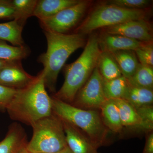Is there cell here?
I'll return each mask as SVG.
<instances>
[{
	"instance_id": "17",
	"label": "cell",
	"mask_w": 153,
	"mask_h": 153,
	"mask_svg": "<svg viewBox=\"0 0 153 153\" xmlns=\"http://www.w3.org/2000/svg\"><path fill=\"white\" fill-rule=\"evenodd\" d=\"M122 99L135 109L145 105H152L153 102V89L133 86L128 83Z\"/></svg>"
},
{
	"instance_id": "9",
	"label": "cell",
	"mask_w": 153,
	"mask_h": 153,
	"mask_svg": "<svg viewBox=\"0 0 153 153\" xmlns=\"http://www.w3.org/2000/svg\"><path fill=\"white\" fill-rule=\"evenodd\" d=\"M104 33L119 35L141 42H153L152 25L146 19L132 20L103 28Z\"/></svg>"
},
{
	"instance_id": "24",
	"label": "cell",
	"mask_w": 153,
	"mask_h": 153,
	"mask_svg": "<svg viewBox=\"0 0 153 153\" xmlns=\"http://www.w3.org/2000/svg\"><path fill=\"white\" fill-rule=\"evenodd\" d=\"M16 13V18L23 24L33 16L38 0H11Z\"/></svg>"
},
{
	"instance_id": "31",
	"label": "cell",
	"mask_w": 153,
	"mask_h": 153,
	"mask_svg": "<svg viewBox=\"0 0 153 153\" xmlns=\"http://www.w3.org/2000/svg\"><path fill=\"white\" fill-rule=\"evenodd\" d=\"M18 60H5L0 59V69L10 66Z\"/></svg>"
},
{
	"instance_id": "2",
	"label": "cell",
	"mask_w": 153,
	"mask_h": 153,
	"mask_svg": "<svg viewBox=\"0 0 153 153\" xmlns=\"http://www.w3.org/2000/svg\"><path fill=\"white\" fill-rule=\"evenodd\" d=\"M47 39V50L38 59L44 66V81L46 88L52 94L56 87L59 72L69 56L79 48L85 46L84 36L77 33L60 34L44 31Z\"/></svg>"
},
{
	"instance_id": "20",
	"label": "cell",
	"mask_w": 153,
	"mask_h": 153,
	"mask_svg": "<svg viewBox=\"0 0 153 153\" xmlns=\"http://www.w3.org/2000/svg\"><path fill=\"white\" fill-rule=\"evenodd\" d=\"M97 67L105 80H110L123 76L117 63L109 52H101Z\"/></svg>"
},
{
	"instance_id": "1",
	"label": "cell",
	"mask_w": 153,
	"mask_h": 153,
	"mask_svg": "<svg viewBox=\"0 0 153 153\" xmlns=\"http://www.w3.org/2000/svg\"><path fill=\"white\" fill-rule=\"evenodd\" d=\"M43 70L27 87L20 89L7 108L12 120L31 126L52 114V98L47 93Z\"/></svg>"
},
{
	"instance_id": "32",
	"label": "cell",
	"mask_w": 153,
	"mask_h": 153,
	"mask_svg": "<svg viewBox=\"0 0 153 153\" xmlns=\"http://www.w3.org/2000/svg\"><path fill=\"white\" fill-rule=\"evenodd\" d=\"M17 153H31L27 149V146L22 148Z\"/></svg>"
},
{
	"instance_id": "22",
	"label": "cell",
	"mask_w": 153,
	"mask_h": 153,
	"mask_svg": "<svg viewBox=\"0 0 153 153\" xmlns=\"http://www.w3.org/2000/svg\"><path fill=\"white\" fill-rule=\"evenodd\" d=\"M127 80L129 84L133 86L153 89V67L140 63L133 75Z\"/></svg>"
},
{
	"instance_id": "6",
	"label": "cell",
	"mask_w": 153,
	"mask_h": 153,
	"mask_svg": "<svg viewBox=\"0 0 153 153\" xmlns=\"http://www.w3.org/2000/svg\"><path fill=\"white\" fill-rule=\"evenodd\" d=\"M149 13L146 9L133 10L109 4L102 5L90 13L74 33L85 36L99 28L111 27L132 20H146Z\"/></svg>"
},
{
	"instance_id": "3",
	"label": "cell",
	"mask_w": 153,
	"mask_h": 153,
	"mask_svg": "<svg viewBox=\"0 0 153 153\" xmlns=\"http://www.w3.org/2000/svg\"><path fill=\"white\" fill-rule=\"evenodd\" d=\"M101 51L98 37L90 36L80 56L73 63L65 65V80L59 91L52 97L71 104L79 89L84 85L96 67Z\"/></svg>"
},
{
	"instance_id": "10",
	"label": "cell",
	"mask_w": 153,
	"mask_h": 153,
	"mask_svg": "<svg viewBox=\"0 0 153 153\" xmlns=\"http://www.w3.org/2000/svg\"><path fill=\"white\" fill-rule=\"evenodd\" d=\"M36 78L24 69L21 60L0 69V85L17 90L27 87Z\"/></svg>"
},
{
	"instance_id": "16",
	"label": "cell",
	"mask_w": 153,
	"mask_h": 153,
	"mask_svg": "<svg viewBox=\"0 0 153 153\" xmlns=\"http://www.w3.org/2000/svg\"><path fill=\"white\" fill-rule=\"evenodd\" d=\"M25 25L16 19L0 23V40L8 41L15 47L25 46L22 35Z\"/></svg>"
},
{
	"instance_id": "26",
	"label": "cell",
	"mask_w": 153,
	"mask_h": 153,
	"mask_svg": "<svg viewBox=\"0 0 153 153\" xmlns=\"http://www.w3.org/2000/svg\"><path fill=\"white\" fill-rule=\"evenodd\" d=\"M142 122L141 130L152 131L153 129V106L145 105L136 108Z\"/></svg>"
},
{
	"instance_id": "27",
	"label": "cell",
	"mask_w": 153,
	"mask_h": 153,
	"mask_svg": "<svg viewBox=\"0 0 153 153\" xmlns=\"http://www.w3.org/2000/svg\"><path fill=\"white\" fill-rule=\"evenodd\" d=\"M109 4L133 10L146 9L151 3L148 0H112L108 2Z\"/></svg>"
},
{
	"instance_id": "29",
	"label": "cell",
	"mask_w": 153,
	"mask_h": 153,
	"mask_svg": "<svg viewBox=\"0 0 153 153\" xmlns=\"http://www.w3.org/2000/svg\"><path fill=\"white\" fill-rule=\"evenodd\" d=\"M16 13L11 0H0V20H14Z\"/></svg>"
},
{
	"instance_id": "11",
	"label": "cell",
	"mask_w": 153,
	"mask_h": 153,
	"mask_svg": "<svg viewBox=\"0 0 153 153\" xmlns=\"http://www.w3.org/2000/svg\"><path fill=\"white\" fill-rule=\"evenodd\" d=\"M61 120L67 146L72 153H97V149L82 131L68 122Z\"/></svg>"
},
{
	"instance_id": "4",
	"label": "cell",
	"mask_w": 153,
	"mask_h": 153,
	"mask_svg": "<svg viewBox=\"0 0 153 153\" xmlns=\"http://www.w3.org/2000/svg\"><path fill=\"white\" fill-rule=\"evenodd\" d=\"M51 97L53 113L82 131L97 149L104 143L108 130L98 111L78 108Z\"/></svg>"
},
{
	"instance_id": "13",
	"label": "cell",
	"mask_w": 153,
	"mask_h": 153,
	"mask_svg": "<svg viewBox=\"0 0 153 153\" xmlns=\"http://www.w3.org/2000/svg\"><path fill=\"white\" fill-rule=\"evenodd\" d=\"M98 41L101 52L109 53L121 50L134 51L143 43L124 36L105 33L98 37Z\"/></svg>"
},
{
	"instance_id": "28",
	"label": "cell",
	"mask_w": 153,
	"mask_h": 153,
	"mask_svg": "<svg viewBox=\"0 0 153 153\" xmlns=\"http://www.w3.org/2000/svg\"><path fill=\"white\" fill-rule=\"evenodd\" d=\"M19 90L0 85V111H7Z\"/></svg>"
},
{
	"instance_id": "5",
	"label": "cell",
	"mask_w": 153,
	"mask_h": 153,
	"mask_svg": "<svg viewBox=\"0 0 153 153\" xmlns=\"http://www.w3.org/2000/svg\"><path fill=\"white\" fill-rule=\"evenodd\" d=\"M33 135L27 145L31 153H57L67 146L63 123L55 114L31 126Z\"/></svg>"
},
{
	"instance_id": "8",
	"label": "cell",
	"mask_w": 153,
	"mask_h": 153,
	"mask_svg": "<svg viewBox=\"0 0 153 153\" xmlns=\"http://www.w3.org/2000/svg\"><path fill=\"white\" fill-rule=\"evenodd\" d=\"M106 100L103 90V78L97 66L71 104L82 109L95 110L100 109Z\"/></svg>"
},
{
	"instance_id": "18",
	"label": "cell",
	"mask_w": 153,
	"mask_h": 153,
	"mask_svg": "<svg viewBox=\"0 0 153 153\" xmlns=\"http://www.w3.org/2000/svg\"><path fill=\"white\" fill-rule=\"evenodd\" d=\"M110 53L117 63L123 76L127 79L130 78L140 64L134 51L121 50Z\"/></svg>"
},
{
	"instance_id": "25",
	"label": "cell",
	"mask_w": 153,
	"mask_h": 153,
	"mask_svg": "<svg viewBox=\"0 0 153 153\" xmlns=\"http://www.w3.org/2000/svg\"><path fill=\"white\" fill-rule=\"evenodd\" d=\"M134 52L140 64L153 67V42H143Z\"/></svg>"
},
{
	"instance_id": "12",
	"label": "cell",
	"mask_w": 153,
	"mask_h": 153,
	"mask_svg": "<svg viewBox=\"0 0 153 153\" xmlns=\"http://www.w3.org/2000/svg\"><path fill=\"white\" fill-rule=\"evenodd\" d=\"M28 143L25 128L15 122L9 126L5 137L0 141V153H17Z\"/></svg>"
},
{
	"instance_id": "33",
	"label": "cell",
	"mask_w": 153,
	"mask_h": 153,
	"mask_svg": "<svg viewBox=\"0 0 153 153\" xmlns=\"http://www.w3.org/2000/svg\"><path fill=\"white\" fill-rule=\"evenodd\" d=\"M57 153H72V152L70 151V150L69 149V148H68V147L66 146V148H64L61 151H60V152Z\"/></svg>"
},
{
	"instance_id": "15",
	"label": "cell",
	"mask_w": 153,
	"mask_h": 153,
	"mask_svg": "<svg viewBox=\"0 0 153 153\" xmlns=\"http://www.w3.org/2000/svg\"><path fill=\"white\" fill-rule=\"evenodd\" d=\"M100 109L101 110L102 119L108 129L116 133L121 132L123 127L114 100H107Z\"/></svg>"
},
{
	"instance_id": "19",
	"label": "cell",
	"mask_w": 153,
	"mask_h": 153,
	"mask_svg": "<svg viewBox=\"0 0 153 153\" xmlns=\"http://www.w3.org/2000/svg\"><path fill=\"white\" fill-rule=\"evenodd\" d=\"M123 127L141 130L142 122L135 108L122 99H114Z\"/></svg>"
},
{
	"instance_id": "14",
	"label": "cell",
	"mask_w": 153,
	"mask_h": 153,
	"mask_svg": "<svg viewBox=\"0 0 153 153\" xmlns=\"http://www.w3.org/2000/svg\"><path fill=\"white\" fill-rule=\"evenodd\" d=\"M79 0H39L33 16L38 20L49 18L79 2Z\"/></svg>"
},
{
	"instance_id": "21",
	"label": "cell",
	"mask_w": 153,
	"mask_h": 153,
	"mask_svg": "<svg viewBox=\"0 0 153 153\" xmlns=\"http://www.w3.org/2000/svg\"><path fill=\"white\" fill-rule=\"evenodd\" d=\"M128 85L127 79L123 76L110 80L103 79V90L107 100L122 99Z\"/></svg>"
},
{
	"instance_id": "30",
	"label": "cell",
	"mask_w": 153,
	"mask_h": 153,
	"mask_svg": "<svg viewBox=\"0 0 153 153\" xmlns=\"http://www.w3.org/2000/svg\"><path fill=\"white\" fill-rule=\"evenodd\" d=\"M148 132L146 137V142L143 153H153V131Z\"/></svg>"
},
{
	"instance_id": "7",
	"label": "cell",
	"mask_w": 153,
	"mask_h": 153,
	"mask_svg": "<svg viewBox=\"0 0 153 153\" xmlns=\"http://www.w3.org/2000/svg\"><path fill=\"white\" fill-rule=\"evenodd\" d=\"M89 5V2L80 1L79 3L60 11L49 18L39 20L43 31L60 34H69L79 24Z\"/></svg>"
},
{
	"instance_id": "23",
	"label": "cell",
	"mask_w": 153,
	"mask_h": 153,
	"mask_svg": "<svg viewBox=\"0 0 153 153\" xmlns=\"http://www.w3.org/2000/svg\"><path fill=\"white\" fill-rule=\"evenodd\" d=\"M30 53L27 46H11L5 41L0 40V59L5 60H22L27 57Z\"/></svg>"
}]
</instances>
